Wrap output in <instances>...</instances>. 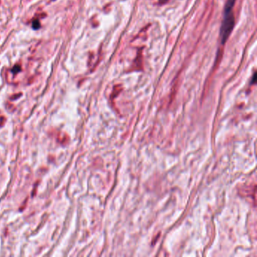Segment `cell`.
<instances>
[{
    "instance_id": "1",
    "label": "cell",
    "mask_w": 257,
    "mask_h": 257,
    "mask_svg": "<svg viewBox=\"0 0 257 257\" xmlns=\"http://www.w3.org/2000/svg\"><path fill=\"white\" fill-rule=\"evenodd\" d=\"M234 18L232 11L225 12V18H224L223 22L221 26V30H220V37H221L222 44H225L226 40L228 39L229 35L234 28Z\"/></svg>"
},
{
    "instance_id": "2",
    "label": "cell",
    "mask_w": 257,
    "mask_h": 257,
    "mask_svg": "<svg viewBox=\"0 0 257 257\" xmlns=\"http://www.w3.org/2000/svg\"><path fill=\"white\" fill-rule=\"evenodd\" d=\"M236 0H228L225 7V12H229L232 11L233 6H234Z\"/></svg>"
},
{
    "instance_id": "3",
    "label": "cell",
    "mask_w": 257,
    "mask_h": 257,
    "mask_svg": "<svg viewBox=\"0 0 257 257\" xmlns=\"http://www.w3.org/2000/svg\"><path fill=\"white\" fill-rule=\"evenodd\" d=\"M256 74H254L253 75V82H256Z\"/></svg>"
}]
</instances>
